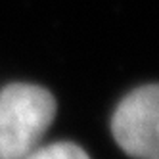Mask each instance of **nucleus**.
Returning <instances> with one entry per match:
<instances>
[{"instance_id":"nucleus-2","label":"nucleus","mask_w":159,"mask_h":159,"mask_svg":"<svg viewBox=\"0 0 159 159\" xmlns=\"http://www.w3.org/2000/svg\"><path fill=\"white\" fill-rule=\"evenodd\" d=\"M111 132L125 153L134 159H159V84L132 90L111 119Z\"/></svg>"},{"instance_id":"nucleus-1","label":"nucleus","mask_w":159,"mask_h":159,"mask_svg":"<svg viewBox=\"0 0 159 159\" xmlns=\"http://www.w3.org/2000/svg\"><path fill=\"white\" fill-rule=\"evenodd\" d=\"M56 117V100L46 88L27 83L0 92V159H25L39 148Z\"/></svg>"},{"instance_id":"nucleus-3","label":"nucleus","mask_w":159,"mask_h":159,"mask_svg":"<svg viewBox=\"0 0 159 159\" xmlns=\"http://www.w3.org/2000/svg\"><path fill=\"white\" fill-rule=\"evenodd\" d=\"M25 159H90L81 146L71 142H58L48 146H39Z\"/></svg>"}]
</instances>
